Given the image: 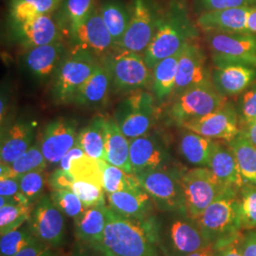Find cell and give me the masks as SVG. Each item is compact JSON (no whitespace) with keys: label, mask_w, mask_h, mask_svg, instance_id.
Here are the masks:
<instances>
[{"label":"cell","mask_w":256,"mask_h":256,"mask_svg":"<svg viewBox=\"0 0 256 256\" xmlns=\"http://www.w3.org/2000/svg\"><path fill=\"white\" fill-rule=\"evenodd\" d=\"M158 16V10L152 0H134L128 30L118 48L144 52L155 34Z\"/></svg>","instance_id":"obj_12"},{"label":"cell","mask_w":256,"mask_h":256,"mask_svg":"<svg viewBox=\"0 0 256 256\" xmlns=\"http://www.w3.org/2000/svg\"><path fill=\"white\" fill-rule=\"evenodd\" d=\"M104 122L102 115H96L92 122L79 132L77 144L84 152L96 160H104Z\"/></svg>","instance_id":"obj_34"},{"label":"cell","mask_w":256,"mask_h":256,"mask_svg":"<svg viewBox=\"0 0 256 256\" xmlns=\"http://www.w3.org/2000/svg\"><path fill=\"white\" fill-rule=\"evenodd\" d=\"M63 0H10L12 22H21L40 16L52 14Z\"/></svg>","instance_id":"obj_35"},{"label":"cell","mask_w":256,"mask_h":256,"mask_svg":"<svg viewBox=\"0 0 256 256\" xmlns=\"http://www.w3.org/2000/svg\"><path fill=\"white\" fill-rule=\"evenodd\" d=\"M106 206L86 209L74 220V232L77 242L102 248L106 226Z\"/></svg>","instance_id":"obj_26"},{"label":"cell","mask_w":256,"mask_h":256,"mask_svg":"<svg viewBox=\"0 0 256 256\" xmlns=\"http://www.w3.org/2000/svg\"><path fill=\"white\" fill-rule=\"evenodd\" d=\"M214 66L242 64L256 68V34L207 32Z\"/></svg>","instance_id":"obj_10"},{"label":"cell","mask_w":256,"mask_h":256,"mask_svg":"<svg viewBox=\"0 0 256 256\" xmlns=\"http://www.w3.org/2000/svg\"><path fill=\"white\" fill-rule=\"evenodd\" d=\"M182 184L186 212L194 220L230 188L222 182L208 167L184 168Z\"/></svg>","instance_id":"obj_9"},{"label":"cell","mask_w":256,"mask_h":256,"mask_svg":"<svg viewBox=\"0 0 256 256\" xmlns=\"http://www.w3.org/2000/svg\"><path fill=\"white\" fill-rule=\"evenodd\" d=\"M182 50V48L174 55L160 60L152 70L151 88L156 100L158 102L164 101L173 95Z\"/></svg>","instance_id":"obj_31"},{"label":"cell","mask_w":256,"mask_h":256,"mask_svg":"<svg viewBox=\"0 0 256 256\" xmlns=\"http://www.w3.org/2000/svg\"><path fill=\"white\" fill-rule=\"evenodd\" d=\"M128 173H133L130 162V140L120 130L117 122L106 118L104 122V160Z\"/></svg>","instance_id":"obj_25"},{"label":"cell","mask_w":256,"mask_h":256,"mask_svg":"<svg viewBox=\"0 0 256 256\" xmlns=\"http://www.w3.org/2000/svg\"><path fill=\"white\" fill-rule=\"evenodd\" d=\"M12 23L20 44L27 48V50L54 43L60 41L63 36L52 14Z\"/></svg>","instance_id":"obj_19"},{"label":"cell","mask_w":256,"mask_h":256,"mask_svg":"<svg viewBox=\"0 0 256 256\" xmlns=\"http://www.w3.org/2000/svg\"><path fill=\"white\" fill-rule=\"evenodd\" d=\"M239 191L230 187L194 220L214 246L230 242L242 234Z\"/></svg>","instance_id":"obj_4"},{"label":"cell","mask_w":256,"mask_h":256,"mask_svg":"<svg viewBox=\"0 0 256 256\" xmlns=\"http://www.w3.org/2000/svg\"><path fill=\"white\" fill-rule=\"evenodd\" d=\"M20 183L18 176L7 178H0V196H14L20 194Z\"/></svg>","instance_id":"obj_50"},{"label":"cell","mask_w":256,"mask_h":256,"mask_svg":"<svg viewBox=\"0 0 256 256\" xmlns=\"http://www.w3.org/2000/svg\"><path fill=\"white\" fill-rule=\"evenodd\" d=\"M210 81V72L203 50L194 41L185 44L178 60L172 96L176 97L190 88Z\"/></svg>","instance_id":"obj_16"},{"label":"cell","mask_w":256,"mask_h":256,"mask_svg":"<svg viewBox=\"0 0 256 256\" xmlns=\"http://www.w3.org/2000/svg\"><path fill=\"white\" fill-rule=\"evenodd\" d=\"M34 206L3 205L0 206V234H6L27 223Z\"/></svg>","instance_id":"obj_39"},{"label":"cell","mask_w":256,"mask_h":256,"mask_svg":"<svg viewBox=\"0 0 256 256\" xmlns=\"http://www.w3.org/2000/svg\"><path fill=\"white\" fill-rule=\"evenodd\" d=\"M50 198L66 216L74 220L86 210L81 200L70 189L52 190Z\"/></svg>","instance_id":"obj_42"},{"label":"cell","mask_w":256,"mask_h":256,"mask_svg":"<svg viewBox=\"0 0 256 256\" xmlns=\"http://www.w3.org/2000/svg\"><path fill=\"white\" fill-rule=\"evenodd\" d=\"M130 162L134 174L176 165L164 140L151 133L130 140Z\"/></svg>","instance_id":"obj_14"},{"label":"cell","mask_w":256,"mask_h":256,"mask_svg":"<svg viewBox=\"0 0 256 256\" xmlns=\"http://www.w3.org/2000/svg\"><path fill=\"white\" fill-rule=\"evenodd\" d=\"M38 241L28 224L25 223L18 229L14 230L0 238L1 256H14L25 248Z\"/></svg>","instance_id":"obj_37"},{"label":"cell","mask_w":256,"mask_h":256,"mask_svg":"<svg viewBox=\"0 0 256 256\" xmlns=\"http://www.w3.org/2000/svg\"><path fill=\"white\" fill-rule=\"evenodd\" d=\"M111 86L112 80L110 72L101 61L96 70L79 88L72 102L86 108L102 106L106 100Z\"/></svg>","instance_id":"obj_28"},{"label":"cell","mask_w":256,"mask_h":256,"mask_svg":"<svg viewBox=\"0 0 256 256\" xmlns=\"http://www.w3.org/2000/svg\"><path fill=\"white\" fill-rule=\"evenodd\" d=\"M198 12L232 8H254L256 0H192Z\"/></svg>","instance_id":"obj_45"},{"label":"cell","mask_w":256,"mask_h":256,"mask_svg":"<svg viewBox=\"0 0 256 256\" xmlns=\"http://www.w3.org/2000/svg\"><path fill=\"white\" fill-rule=\"evenodd\" d=\"M72 256H106L102 248L77 242Z\"/></svg>","instance_id":"obj_53"},{"label":"cell","mask_w":256,"mask_h":256,"mask_svg":"<svg viewBox=\"0 0 256 256\" xmlns=\"http://www.w3.org/2000/svg\"><path fill=\"white\" fill-rule=\"evenodd\" d=\"M220 180L230 187L240 190L246 183L236 160L228 144L216 140L207 166Z\"/></svg>","instance_id":"obj_27"},{"label":"cell","mask_w":256,"mask_h":256,"mask_svg":"<svg viewBox=\"0 0 256 256\" xmlns=\"http://www.w3.org/2000/svg\"><path fill=\"white\" fill-rule=\"evenodd\" d=\"M188 256H216L214 247V245L210 244L206 247L202 248L200 250L192 252Z\"/></svg>","instance_id":"obj_56"},{"label":"cell","mask_w":256,"mask_h":256,"mask_svg":"<svg viewBox=\"0 0 256 256\" xmlns=\"http://www.w3.org/2000/svg\"><path fill=\"white\" fill-rule=\"evenodd\" d=\"M156 116V98L144 90L130 92L120 102L115 112V120L129 140L147 134Z\"/></svg>","instance_id":"obj_11"},{"label":"cell","mask_w":256,"mask_h":256,"mask_svg":"<svg viewBox=\"0 0 256 256\" xmlns=\"http://www.w3.org/2000/svg\"><path fill=\"white\" fill-rule=\"evenodd\" d=\"M216 140L185 129L180 138L178 150L189 164L207 167Z\"/></svg>","instance_id":"obj_30"},{"label":"cell","mask_w":256,"mask_h":256,"mask_svg":"<svg viewBox=\"0 0 256 256\" xmlns=\"http://www.w3.org/2000/svg\"><path fill=\"white\" fill-rule=\"evenodd\" d=\"M239 124L238 110L232 104L226 102L218 110L192 120L182 128L204 137L230 142L240 133Z\"/></svg>","instance_id":"obj_15"},{"label":"cell","mask_w":256,"mask_h":256,"mask_svg":"<svg viewBox=\"0 0 256 256\" xmlns=\"http://www.w3.org/2000/svg\"><path fill=\"white\" fill-rule=\"evenodd\" d=\"M84 154H86V153L84 152V150H82V148L76 144V146H75L74 148H72V149L63 156V158L61 160V162H59V164L58 165H59L60 168H62V169L66 170V171H68V172H70V166H72V162H74V160L77 158L82 156L84 155Z\"/></svg>","instance_id":"obj_52"},{"label":"cell","mask_w":256,"mask_h":256,"mask_svg":"<svg viewBox=\"0 0 256 256\" xmlns=\"http://www.w3.org/2000/svg\"><path fill=\"white\" fill-rule=\"evenodd\" d=\"M66 56V48L62 40L44 46L28 48L25 55L28 70L40 80H48L54 76Z\"/></svg>","instance_id":"obj_22"},{"label":"cell","mask_w":256,"mask_h":256,"mask_svg":"<svg viewBox=\"0 0 256 256\" xmlns=\"http://www.w3.org/2000/svg\"><path fill=\"white\" fill-rule=\"evenodd\" d=\"M78 135L74 120L59 118L48 124L40 144L48 164H59L63 156L76 146Z\"/></svg>","instance_id":"obj_17"},{"label":"cell","mask_w":256,"mask_h":256,"mask_svg":"<svg viewBox=\"0 0 256 256\" xmlns=\"http://www.w3.org/2000/svg\"><path fill=\"white\" fill-rule=\"evenodd\" d=\"M106 202L112 210L130 218L149 220L158 212L154 202L142 188L106 194Z\"/></svg>","instance_id":"obj_21"},{"label":"cell","mask_w":256,"mask_h":256,"mask_svg":"<svg viewBox=\"0 0 256 256\" xmlns=\"http://www.w3.org/2000/svg\"><path fill=\"white\" fill-rule=\"evenodd\" d=\"M20 191L32 205L34 206L44 194V188L46 185L45 170H38L28 172L19 176Z\"/></svg>","instance_id":"obj_43"},{"label":"cell","mask_w":256,"mask_h":256,"mask_svg":"<svg viewBox=\"0 0 256 256\" xmlns=\"http://www.w3.org/2000/svg\"><path fill=\"white\" fill-rule=\"evenodd\" d=\"M239 248L243 256H256V229L246 230L239 238Z\"/></svg>","instance_id":"obj_49"},{"label":"cell","mask_w":256,"mask_h":256,"mask_svg":"<svg viewBox=\"0 0 256 256\" xmlns=\"http://www.w3.org/2000/svg\"><path fill=\"white\" fill-rule=\"evenodd\" d=\"M236 160L239 170L248 183L256 184V146L242 132L227 142Z\"/></svg>","instance_id":"obj_33"},{"label":"cell","mask_w":256,"mask_h":256,"mask_svg":"<svg viewBox=\"0 0 256 256\" xmlns=\"http://www.w3.org/2000/svg\"><path fill=\"white\" fill-rule=\"evenodd\" d=\"M10 165L14 174L19 176L28 172L45 170L48 162L41 150L40 144H36Z\"/></svg>","instance_id":"obj_40"},{"label":"cell","mask_w":256,"mask_h":256,"mask_svg":"<svg viewBox=\"0 0 256 256\" xmlns=\"http://www.w3.org/2000/svg\"><path fill=\"white\" fill-rule=\"evenodd\" d=\"M247 32L256 34V7L252 8L247 20Z\"/></svg>","instance_id":"obj_55"},{"label":"cell","mask_w":256,"mask_h":256,"mask_svg":"<svg viewBox=\"0 0 256 256\" xmlns=\"http://www.w3.org/2000/svg\"><path fill=\"white\" fill-rule=\"evenodd\" d=\"M14 256H59L56 248L50 247L40 240L25 248Z\"/></svg>","instance_id":"obj_48"},{"label":"cell","mask_w":256,"mask_h":256,"mask_svg":"<svg viewBox=\"0 0 256 256\" xmlns=\"http://www.w3.org/2000/svg\"><path fill=\"white\" fill-rule=\"evenodd\" d=\"M96 7V0H63L54 16L63 36L70 37Z\"/></svg>","instance_id":"obj_29"},{"label":"cell","mask_w":256,"mask_h":256,"mask_svg":"<svg viewBox=\"0 0 256 256\" xmlns=\"http://www.w3.org/2000/svg\"><path fill=\"white\" fill-rule=\"evenodd\" d=\"M252 8L216 10L200 14L196 25L207 32H247V20Z\"/></svg>","instance_id":"obj_23"},{"label":"cell","mask_w":256,"mask_h":256,"mask_svg":"<svg viewBox=\"0 0 256 256\" xmlns=\"http://www.w3.org/2000/svg\"><path fill=\"white\" fill-rule=\"evenodd\" d=\"M239 238L228 243L214 246L216 256H243L239 248Z\"/></svg>","instance_id":"obj_51"},{"label":"cell","mask_w":256,"mask_h":256,"mask_svg":"<svg viewBox=\"0 0 256 256\" xmlns=\"http://www.w3.org/2000/svg\"><path fill=\"white\" fill-rule=\"evenodd\" d=\"M242 229H256V184L246 183L239 191Z\"/></svg>","instance_id":"obj_41"},{"label":"cell","mask_w":256,"mask_h":256,"mask_svg":"<svg viewBox=\"0 0 256 256\" xmlns=\"http://www.w3.org/2000/svg\"><path fill=\"white\" fill-rule=\"evenodd\" d=\"M70 172L76 180L92 183L102 188V172L100 160L93 158L84 154L74 160Z\"/></svg>","instance_id":"obj_38"},{"label":"cell","mask_w":256,"mask_h":256,"mask_svg":"<svg viewBox=\"0 0 256 256\" xmlns=\"http://www.w3.org/2000/svg\"><path fill=\"white\" fill-rule=\"evenodd\" d=\"M239 120L246 126L256 120V86L244 92L239 101L238 108Z\"/></svg>","instance_id":"obj_46"},{"label":"cell","mask_w":256,"mask_h":256,"mask_svg":"<svg viewBox=\"0 0 256 256\" xmlns=\"http://www.w3.org/2000/svg\"><path fill=\"white\" fill-rule=\"evenodd\" d=\"M210 80L224 97L234 96L248 90L256 80V68L242 64L214 66Z\"/></svg>","instance_id":"obj_20"},{"label":"cell","mask_w":256,"mask_h":256,"mask_svg":"<svg viewBox=\"0 0 256 256\" xmlns=\"http://www.w3.org/2000/svg\"><path fill=\"white\" fill-rule=\"evenodd\" d=\"M101 61L110 72L112 88L116 92L130 93L151 84L152 70L140 54L116 46Z\"/></svg>","instance_id":"obj_6"},{"label":"cell","mask_w":256,"mask_h":256,"mask_svg":"<svg viewBox=\"0 0 256 256\" xmlns=\"http://www.w3.org/2000/svg\"><path fill=\"white\" fill-rule=\"evenodd\" d=\"M106 226L102 250L106 256H164L158 246L153 218L124 216L106 204Z\"/></svg>","instance_id":"obj_1"},{"label":"cell","mask_w":256,"mask_h":256,"mask_svg":"<svg viewBox=\"0 0 256 256\" xmlns=\"http://www.w3.org/2000/svg\"><path fill=\"white\" fill-rule=\"evenodd\" d=\"M102 172V188L106 194L142 188L134 173H128L117 166L100 160Z\"/></svg>","instance_id":"obj_36"},{"label":"cell","mask_w":256,"mask_h":256,"mask_svg":"<svg viewBox=\"0 0 256 256\" xmlns=\"http://www.w3.org/2000/svg\"><path fill=\"white\" fill-rule=\"evenodd\" d=\"M70 39L72 43V48L90 50L93 54L101 58L116 48L102 20L99 6L74 30Z\"/></svg>","instance_id":"obj_18"},{"label":"cell","mask_w":256,"mask_h":256,"mask_svg":"<svg viewBox=\"0 0 256 256\" xmlns=\"http://www.w3.org/2000/svg\"><path fill=\"white\" fill-rule=\"evenodd\" d=\"M75 178L70 172L66 171L62 168H57L54 173L48 178V185L52 190H60V189H72Z\"/></svg>","instance_id":"obj_47"},{"label":"cell","mask_w":256,"mask_h":256,"mask_svg":"<svg viewBox=\"0 0 256 256\" xmlns=\"http://www.w3.org/2000/svg\"><path fill=\"white\" fill-rule=\"evenodd\" d=\"M70 190L81 200L86 209L104 206L108 204L106 194L104 188L92 183L75 180Z\"/></svg>","instance_id":"obj_44"},{"label":"cell","mask_w":256,"mask_h":256,"mask_svg":"<svg viewBox=\"0 0 256 256\" xmlns=\"http://www.w3.org/2000/svg\"><path fill=\"white\" fill-rule=\"evenodd\" d=\"M198 36V27L187 4L182 0H171L164 9L158 10L155 34L144 52L148 68L153 70L160 60L178 52Z\"/></svg>","instance_id":"obj_2"},{"label":"cell","mask_w":256,"mask_h":256,"mask_svg":"<svg viewBox=\"0 0 256 256\" xmlns=\"http://www.w3.org/2000/svg\"><path fill=\"white\" fill-rule=\"evenodd\" d=\"M12 176H18L14 174L10 165L1 164V166H0V178H12Z\"/></svg>","instance_id":"obj_57"},{"label":"cell","mask_w":256,"mask_h":256,"mask_svg":"<svg viewBox=\"0 0 256 256\" xmlns=\"http://www.w3.org/2000/svg\"><path fill=\"white\" fill-rule=\"evenodd\" d=\"M153 225L164 256H188L210 245L196 221L186 212H156Z\"/></svg>","instance_id":"obj_3"},{"label":"cell","mask_w":256,"mask_h":256,"mask_svg":"<svg viewBox=\"0 0 256 256\" xmlns=\"http://www.w3.org/2000/svg\"><path fill=\"white\" fill-rule=\"evenodd\" d=\"M241 130L256 146V120L250 124L244 126Z\"/></svg>","instance_id":"obj_54"},{"label":"cell","mask_w":256,"mask_h":256,"mask_svg":"<svg viewBox=\"0 0 256 256\" xmlns=\"http://www.w3.org/2000/svg\"><path fill=\"white\" fill-rule=\"evenodd\" d=\"M99 10L115 46H119L128 30L130 9L119 0H106L99 6Z\"/></svg>","instance_id":"obj_32"},{"label":"cell","mask_w":256,"mask_h":256,"mask_svg":"<svg viewBox=\"0 0 256 256\" xmlns=\"http://www.w3.org/2000/svg\"><path fill=\"white\" fill-rule=\"evenodd\" d=\"M184 168L171 166L135 174L140 187L149 194L158 212H186L182 176Z\"/></svg>","instance_id":"obj_7"},{"label":"cell","mask_w":256,"mask_h":256,"mask_svg":"<svg viewBox=\"0 0 256 256\" xmlns=\"http://www.w3.org/2000/svg\"><path fill=\"white\" fill-rule=\"evenodd\" d=\"M227 102L212 81L194 86L174 97L168 110V118L178 126L198 119L220 108Z\"/></svg>","instance_id":"obj_8"},{"label":"cell","mask_w":256,"mask_h":256,"mask_svg":"<svg viewBox=\"0 0 256 256\" xmlns=\"http://www.w3.org/2000/svg\"><path fill=\"white\" fill-rule=\"evenodd\" d=\"M28 224L41 242L56 248L64 244L66 216L56 207L50 196L44 194L34 204Z\"/></svg>","instance_id":"obj_13"},{"label":"cell","mask_w":256,"mask_h":256,"mask_svg":"<svg viewBox=\"0 0 256 256\" xmlns=\"http://www.w3.org/2000/svg\"><path fill=\"white\" fill-rule=\"evenodd\" d=\"M101 61L92 52L72 48L64 56L54 75L52 96L58 104L72 102L74 96Z\"/></svg>","instance_id":"obj_5"},{"label":"cell","mask_w":256,"mask_h":256,"mask_svg":"<svg viewBox=\"0 0 256 256\" xmlns=\"http://www.w3.org/2000/svg\"><path fill=\"white\" fill-rule=\"evenodd\" d=\"M36 124L26 120H18L10 126L1 138V164H10L24 154L34 144Z\"/></svg>","instance_id":"obj_24"}]
</instances>
